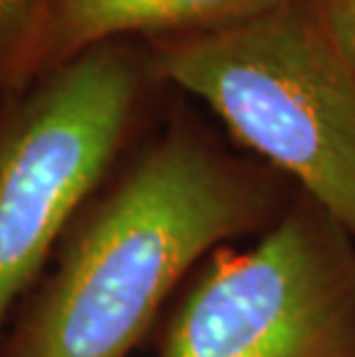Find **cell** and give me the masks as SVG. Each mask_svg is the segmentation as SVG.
Segmentation results:
<instances>
[{
  "mask_svg": "<svg viewBox=\"0 0 355 357\" xmlns=\"http://www.w3.org/2000/svg\"><path fill=\"white\" fill-rule=\"evenodd\" d=\"M148 58L157 81L201 100L355 240V70L307 0L164 37Z\"/></svg>",
  "mask_w": 355,
  "mask_h": 357,
  "instance_id": "2",
  "label": "cell"
},
{
  "mask_svg": "<svg viewBox=\"0 0 355 357\" xmlns=\"http://www.w3.org/2000/svg\"><path fill=\"white\" fill-rule=\"evenodd\" d=\"M150 58L104 42L0 100V344L79 208L118 169Z\"/></svg>",
  "mask_w": 355,
  "mask_h": 357,
  "instance_id": "3",
  "label": "cell"
},
{
  "mask_svg": "<svg viewBox=\"0 0 355 357\" xmlns=\"http://www.w3.org/2000/svg\"><path fill=\"white\" fill-rule=\"evenodd\" d=\"M286 205L273 178L176 120L79 208L0 357H130L203 258Z\"/></svg>",
  "mask_w": 355,
  "mask_h": 357,
  "instance_id": "1",
  "label": "cell"
},
{
  "mask_svg": "<svg viewBox=\"0 0 355 357\" xmlns=\"http://www.w3.org/2000/svg\"><path fill=\"white\" fill-rule=\"evenodd\" d=\"M316 19L355 70V0H307Z\"/></svg>",
  "mask_w": 355,
  "mask_h": 357,
  "instance_id": "7",
  "label": "cell"
},
{
  "mask_svg": "<svg viewBox=\"0 0 355 357\" xmlns=\"http://www.w3.org/2000/svg\"><path fill=\"white\" fill-rule=\"evenodd\" d=\"M157 337V357H355V240L307 196L254 245L199 263Z\"/></svg>",
  "mask_w": 355,
  "mask_h": 357,
  "instance_id": "4",
  "label": "cell"
},
{
  "mask_svg": "<svg viewBox=\"0 0 355 357\" xmlns=\"http://www.w3.org/2000/svg\"><path fill=\"white\" fill-rule=\"evenodd\" d=\"M291 0H58L44 33L37 77L127 35L180 37L226 28Z\"/></svg>",
  "mask_w": 355,
  "mask_h": 357,
  "instance_id": "5",
  "label": "cell"
},
{
  "mask_svg": "<svg viewBox=\"0 0 355 357\" xmlns=\"http://www.w3.org/2000/svg\"><path fill=\"white\" fill-rule=\"evenodd\" d=\"M58 0H0V100L37 79V58Z\"/></svg>",
  "mask_w": 355,
  "mask_h": 357,
  "instance_id": "6",
  "label": "cell"
}]
</instances>
